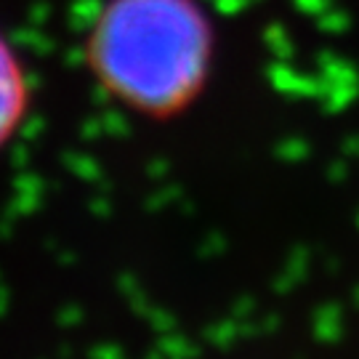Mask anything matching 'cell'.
Instances as JSON below:
<instances>
[{"label": "cell", "mask_w": 359, "mask_h": 359, "mask_svg": "<svg viewBox=\"0 0 359 359\" xmlns=\"http://www.w3.org/2000/svg\"><path fill=\"white\" fill-rule=\"evenodd\" d=\"M29 107L32 88L27 69L11 43L0 35V152L25 128Z\"/></svg>", "instance_id": "obj_2"}, {"label": "cell", "mask_w": 359, "mask_h": 359, "mask_svg": "<svg viewBox=\"0 0 359 359\" xmlns=\"http://www.w3.org/2000/svg\"><path fill=\"white\" fill-rule=\"evenodd\" d=\"M213 29L197 0H109L86 56L109 99L149 120L187 112L210 69Z\"/></svg>", "instance_id": "obj_1"}]
</instances>
